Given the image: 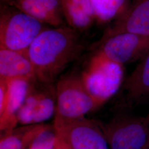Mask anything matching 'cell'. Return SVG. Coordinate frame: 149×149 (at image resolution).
Listing matches in <instances>:
<instances>
[{
  "instance_id": "5",
  "label": "cell",
  "mask_w": 149,
  "mask_h": 149,
  "mask_svg": "<svg viewBox=\"0 0 149 149\" xmlns=\"http://www.w3.org/2000/svg\"><path fill=\"white\" fill-rule=\"evenodd\" d=\"M1 9L0 48L27 52L44 29L43 23L20 11Z\"/></svg>"
},
{
  "instance_id": "21",
  "label": "cell",
  "mask_w": 149,
  "mask_h": 149,
  "mask_svg": "<svg viewBox=\"0 0 149 149\" xmlns=\"http://www.w3.org/2000/svg\"><path fill=\"white\" fill-rule=\"evenodd\" d=\"M10 2H11V1H12V0H10Z\"/></svg>"
},
{
  "instance_id": "6",
  "label": "cell",
  "mask_w": 149,
  "mask_h": 149,
  "mask_svg": "<svg viewBox=\"0 0 149 149\" xmlns=\"http://www.w3.org/2000/svg\"><path fill=\"white\" fill-rule=\"evenodd\" d=\"M97 47L96 54L123 65L143 58L149 53V37L121 33L109 38Z\"/></svg>"
},
{
  "instance_id": "10",
  "label": "cell",
  "mask_w": 149,
  "mask_h": 149,
  "mask_svg": "<svg viewBox=\"0 0 149 149\" xmlns=\"http://www.w3.org/2000/svg\"><path fill=\"white\" fill-rule=\"evenodd\" d=\"M120 89L124 105L149 97V52L124 81Z\"/></svg>"
},
{
  "instance_id": "18",
  "label": "cell",
  "mask_w": 149,
  "mask_h": 149,
  "mask_svg": "<svg viewBox=\"0 0 149 149\" xmlns=\"http://www.w3.org/2000/svg\"><path fill=\"white\" fill-rule=\"evenodd\" d=\"M10 97L8 81L0 80V116L5 112Z\"/></svg>"
},
{
  "instance_id": "16",
  "label": "cell",
  "mask_w": 149,
  "mask_h": 149,
  "mask_svg": "<svg viewBox=\"0 0 149 149\" xmlns=\"http://www.w3.org/2000/svg\"><path fill=\"white\" fill-rule=\"evenodd\" d=\"M57 132L54 125H45V128L34 139L29 149H54Z\"/></svg>"
},
{
  "instance_id": "15",
  "label": "cell",
  "mask_w": 149,
  "mask_h": 149,
  "mask_svg": "<svg viewBox=\"0 0 149 149\" xmlns=\"http://www.w3.org/2000/svg\"><path fill=\"white\" fill-rule=\"evenodd\" d=\"M98 21L104 23L120 14L126 0H91Z\"/></svg>"
},
{
  "instance_id": "9",
  "label": "cell",
  "mask_w": 149,
  "mask_h": 149,
  "mask_svg": "<svg viewBox=\"0 0 149 149\" xmlns=\"http://www.w3.org/2000/svg\"><path fill=\"white\" fill-rule=\"evenodd\" d=\"M16 79L31 82L37 80L28 51L22 52L0 48V80Z\"/></svg>"
},
{
  "instance_id": "17",
  "label": "cell",
  "mask_w": 149,
  "mask_h": 149,
  "mask_svg": "<svg viewBox=\"0 0 149 149\" xmlns=\"http://www.w3.org/2000/svg\"><path fill=\"white\" fill-rule=\"evenodd\" d=\"M43 7L45 11L57 21L62 24L63 12L61 0H37Z\"/></svg>"
},
{
  "instance_id": "8",
  "label": "cell",
  "mask_w": 149,
  "mask_h": 149,
  "mask_svg": "<svg viewBox=\"0 0 149 149\" xmlns=\"http://www.w3.org/2000/svg\"><path fill=\"white\" fill-rule=\"evenodd\" d=\"M125 33L149 37V0H135L106 30L96 46L113 36Z\"/></svg>"
},
{
  "instance_id": "20",
  "label": "cell",
  "mask_w": 149,
  "mask_h": 149,
  "mask_svg": "<svg viewBox=\"0 0 149 149\" xmlns=\"http://www.w3.org/2000/svg\"><path fill=\"white\" fill-rule=\"evenodd\" d=\"M149 149V145L148 146H147V147H146V149Z\"/></svg>"
},
{
  "instance_id": "22",
  "label": "cell",
  "mask_w": 149,
  "mask_h": 149,
  "mask_svg": "<svg viewBox=\"0 0 149 149\" xmlns=\"http://www.w3.org/2000/svg\"><path fill=\"white\" fill-rule=\"evenodd\" d=\"M29 149V148H28V149Z\"/></svg>"
},
{
  "instance_id": "4",
  "label": "cell",
  "mask_w": 149,
  "mask_h": 149,
  "mask_svg": "<svg viewBox=\"0 0 149 149\" xmlns=\"http://www.w3.org/2000/svg\"><path fill=\"white\" fill-rule=\"evenodd\" d=\"M123 75V65L95 54L81 77L88 93L102 106L120 88Z\"/></svg>"
},
{
  "instance_id": "19",
  "label": "cell",
  "mask_w": 149,
  "mask_h": 149,
  "mask_svg": "<svg viewBox=\"0 0 149 149\" xmlns=\"http://www.w3.org/2000/svg\"><path fill=\"white\" fill-rule=\"evenodd\" d=\"M54 149H71L69 146L64 142L61 139L59 138L57 134V138L55 142Z\"/></svg>"
},
{
  "instance_id": "14",
  "label": "cell",
  "mask_w": 149,
  "mask_h": 149,
  "mask_svg": "<svg viewBox=\"0 0 149 149\" xmlns=\"http://www.w3.org/2000/svg\"><path fill=\"white\" fill-rule=\"evenodd\" d=\"M11 3L19 11L31 16L42 23H45L55 27L61 25L59 22L45 11L37 0H12Z\"/></svg>"
},
{
  "instance_id": "13",
  "label": "cell",
  "mask_w": 149,
  "mask_h": 149,
  "mask_svg": "<svg viewBox=\"0 0 149 149\" xmlns=\"http://www.w3.org/2000/svg\"><path fill=\"white\" fill-rule=\"evenodd\" d=\"M45 125H24L3 133L1 136L0 149H27Z\"/></svg>"
},
{
  "instance_id": "2",
  "label": "cell",
  "mask_w": 149,
  "mask_h": 149,
  "mask_svg": "<svg viewBox=\"0 0 149 149\" xmlns=\"http://www.w3.org/2000/svg\"><path fill=\"white\" fill-rule=\"evenodd\" d=\"M55 87L56 106L53 125L56 130L85 117L101 106L86 90L81 76H63Z\"/></svg>"
},
{
  "instance_id": "7",
  "label": "cell",
  "mask_w": 149,
  "mask_h": 149,
  "mask_svg": "<svg viewBox=\"0 0 149 149\" xmlns=\"http://www.w3.org/2000/svg\"><path fill=\"white\" fill-rule=\"evenodd\" d=\"M56 132L71 149H109L98 121L82 118Z\"/></svg>"
},
{
  "instance_id": "3",
  "label": "cell",
  "mask_w": 149,
  "mask_h": 149,
  "mask_svg": "<svg viewBox=\"0 0 149 149\" xmlns=\"http://www.w3.org/2000/svg\"><path fill=\"white\" fill-rule=\"evenodd\" d=\"M98 123L109 149H145L149 145V114L139 117L120 113L108 122Z\"/></svg>"
},
{
  "instance_id": "11",
  "label": "cell",
  "mask_w": 149,
  "mask_h": 149,
  "mask_svg": "<svg viewBox=\"0 0 149 149\" xmlns=\"http://www.w3.org/2000/svg\"><path fill=\"white\" fill-rule=\"evenodd\" d=\"M10 97L5 112L0 116V130L5 133L16 128L17 115L24 101L31 81L22 79L10 80ZM33 82V81H32Z\"/></svg>"
},
{
  "instance_id": "12",
  "label": "cell",
  "mask_w": 149,
  "mask_h": 149,
  "mask_svg": "<svg viewBox=\"0 0 149 149\" xmlns=\"http://www.w3.org/2000/svg\"><path fill=\"white\" fill-rule=\"evenodd\" d=\"M63 13L70 27L76 31L90 27L95 18L91 0H61Z\"/></svg>"
},
{
  "instance_id": "1",
  "label": "cell",
  "mask_w": 149,
  "mask_h": 149,
  "mask_svg": "<svg viewBox=\"0 0 149 149\" xmlns=\"http://www.w3.org/2000/svg\"><path fill=\"white\" fill-rule=\"evenodd\" d=\"M85 49L77 31L63 26L43 29L28 49L38 81L52 84L71 63Z\"/></svg>"
}]
</instances>
